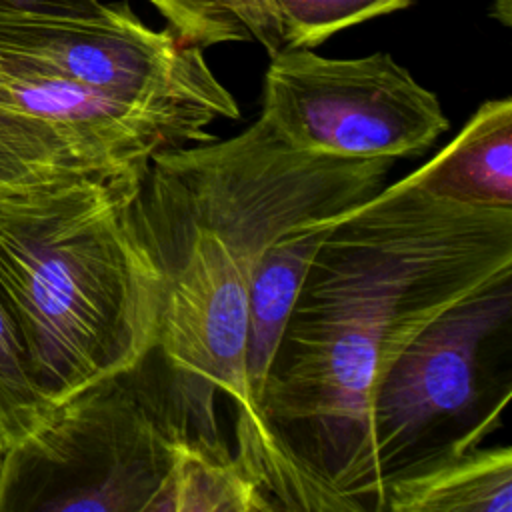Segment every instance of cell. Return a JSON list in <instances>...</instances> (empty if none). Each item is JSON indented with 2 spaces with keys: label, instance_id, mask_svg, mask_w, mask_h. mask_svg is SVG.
Listing matches in <instances>:
<instances>
[{
  "label": "cell",
  "instance_id": "obj_2",
  "mask_svg": "<svg viewBox=\"0 0 512 512\" xmlns=\"http://www.w3.org/2000/svg\"><path fill=\"white\" fill-rule=\"evenodd\" d=\"M390 158L296 150L264 120L226 140L154 152L130 214L160 280V352L222 392L236 460L276 510H310L246 382L248 292L280 236L338 220L386 186Z\"/></svg>",
  "mask_w": 512,
  "mask_h": 512
},
{
  "label": "cell",
  "instance_id": "obj_7",
  "mask_svg": "<svg viewBox=\"0 0 512 512\" xmlns=\"http://www.w3.org/2000/svg\"><path fill=\"white\" fill-rule=\"evenodd\" d=\"M258 118L296 150L340 158L416 156L450 128L436 94L388 52L328 58L312 48L270 56Z\"/></svg>",
  "mask_w": 512,
  "mask_h": 512
},
{
  "label": "cell",
  "instance_id": "obj_5",
  "mask_svg": "<svg viewBox=\"0 0 512 512\" xmlns=\"http://www.w3.org/2000/svg\"><path fill=\"white\" fill-rule=\"evenodd\" d=\"M512 278L484 286L436 316L378 380L366 428L362 510L382 512L390 480L444 454L480 446L510 398L490 356L508 340Z\"/></svg>",
  "mask_w": 512,
  "mask_h": 512
},
{
  "label": "cell",
  "instance_id": "obj_15",
  "mask_svg": "<svg viewBox=\"0 0 512 512\" xmlns=\"http://www.w3.org/2000/svg\"><path fill=\"white\" fill-rule=\"evenodd\" d=\"M34 386L22 338L0 288V446L2 452L30 434L52 410Z\"/></svg>",
  "mask_w": 512,
  "mask_h": 512
},
{
  "label": "cell",
  "instance_id": "obj_13",
  "mask_svg": "<svg viewBox=\"0 0 512 512\" xmlns=\"http://www.w3.org/2000/svg\"><path fill=\"white\" fill-rule=\"evenodd\" d=\"M170 30L198 48L256 40L272 56L282 50L266 0H150Z\"/></svg>",
  "mask_w": 512,
  "mask_h": 512
},
{
  "label": "cell",
  "instance_id": "obj_6",
  "mask_svg": "<svg viewBox=\"0 0 512 512\" xmlns=\"http://www.w3.org/2000/svg\"><path fill=\"white\" fill-rule=\"evenodd\" d=\"M0 56L128 102L176 128L188 144L214 138L206 130L214 120L240 118L202 48L170 28H148L128 4H110L98 18L0 12Z\"/></svg>",
  "mask_w": 512,
  "mask_h": 512
},
{
  "label": "cell",
  "instance_id": "obj_3",
  "mask_svg": "<svg viewBox=\"0 0 512 512\" xmlns=\"http://www.w3.org/2000/svg\"><path fill=\"white\" fill-rule=\"evenodd\" d=\"M144 166L58 172L0 194V288L52 404L158 344L160 280L130 214Z\"/></svg>",
  "mask_w": 512,
  "mask_h": 512
},
{
  "label": "cell",
  "instance_id": "obj_16",
  "mask_svg": "<svg viewBox=\"0 0 512 512\" xmlns=\"http://www.w3.org/2000/svg\"><path fill=\"white\" fill-rule=\"evenodd\" d=\"M110 4L100 0H0V12H34L50 16L98 18L108 14Z\"/></svg>",
  "mask_w": 512,
  "mask_h": 512
},
{
  "label": "cell",
  "instance_id": "obj_10",
  "mask_svg": "<svg viewBox=\"0 0 512 512\" xmlns=\"http://www.w3.org/2000/svg\"><path fill=\"white\" fill-rule=\"evenodd\" d=\"M336 220L296 228L262 254L248 292L246 382L260 408L266 376L308 266ZM262 412V410H260Z\"/></svg>",
  "mask_w": 512,
  "mask_h": 512
},
{
  "label": "cell",
  "instance_id": "obj_14",
  "mask_svg": "<svg viewBox=\"0 0 512 512\" xmlns=\"http://www.w3.org/2000/svg\"><path fill=\"white\" fill-rule=\"evenodd\" d=\"M284 48H314L332 34L398 12L412 0H266Z\"/></svg>",
  "mask_w": 512,
  "mask_h": 512
},
{
  "label": "cell",
  "instance_id": "obj_1",
  "mask_svg": "<svg viewBox=\"0 0 512 512\" xmlns=\"http://www.w3.org/2000/svg\"><path fill=\"white\" fill-rule=\"evenodd\" d=\"M504 278H512V208L438 198L416 170L332 224L260 398L310 510H362L378 380L436 316Z\"/></svg>",
  "mask_w": 512,
  "mask_h": 512
},
{
  "label": "cell",
  "instance_id": "obj_11",
  "mask_svg": "<svg viewBox=\"0 0 512 512\" xmlns=\"http://www.w3.org/2000/svg\"><path fill=\"white\" fill-rule=\"evenodd\" d=\"M268 494L242 468L220 434L184 442L148 512H270Z\"/></svg>",
  "mask_w": 512,
  "mask_h": 512
},
{
  "label": "cell",
  "instance_id": "obj_8",
  "mask_svg": "<svg viewBox=\"0 0 512 512\" xmlns=\"http://www.w3.org/2000/svg\"><path fill=\"white\" fill-rule=\"evenodd\" d=\"M434 196L488 208H512V98L484 102L432 160L416 168Z\"/></svg>",
  "mask_w": 512,
  "mask_h": 512
},
{
  "label": "cell",
  "instance_id": "obj_12",
  "mask_svg": "<svg viewBox=\"0 0 512 512\" xmlns=\"http://www.w3.org/2000/svg\"><path fill=\"white\" fill-rule=\"evenodd\" d=\"M70 170L94 172L44 122L20 106L0 64V194Z\"/></svg>",
  "mask_w": 512,
  "mask_h": 512
},
{
  "label": "cell",
  "instance_id": "obj_9",
  "mask_svg": "<svg viewBox=\"0 0 512 512\" xmlns=\"http://www.w3.org/2000/svg\"><path fill=\"white\" fill-rule=\"evenodd\" d=\"M388 512H512V448L444 454L388 482Z\"/></svg>",
  "mask_w": 512,
  "mask_h": 512
},
{
  "label": "cell",
  "instance_id": "obj_17",
  "mask_svg": "<svg viewBox=\"0 0 512 512\" xmlns=\"http://www.w3.org/2000/svg\"><path fill=\"white\" fill-rule=\"evenodd\" d=\"M0 458H2V446H0Z\"/></svg>",
  "mask_w": 512,
  "mask_h": 512
},
{
  "label": "cell",
  "instance_id": "obj_4",
  "mask_svg": "<svg viewBox=\"0 0 512 512\" xmlns=\"http://www.w3.org/2000/svg\"><path fill=\"white\" fill-rule=\"evenodd\" d=\"M216 394L152 348L2 452L0 512H148L178 448L220 434Z\"/></svg>",
  "mask_w": 512,
  "mask_h": 512
}]
</instances>
